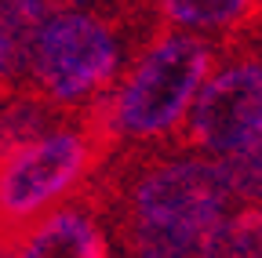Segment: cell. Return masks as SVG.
Listing matches in <instances>:
<instances>
[{"label":"cell","mask_w":262,"mask_h":258,"mask_svg":"<svg viewBox=\"0 0 262 258\" xmlns=\"http://www.w3.org/2000/svg\"><path fill=\"white\" fill-rule=\"evenodd\" d=\"M193 258H262V204L226 211L204 233Z\"/></svg>","instance_id":"8"},{"label":"cell","mask_w":262,"mask_h":258,"mask_svg":"<svg viewBox=\"0 0 262 258\" xmlns=\"http://www.w3.org/2000/svg\"><path fill=\"white\" fill-rule=\"evenodd\" d=\"M124 73L117 15L58 8L29 55L26 84L58 109H84Z\"/></svg>","instance_id":"4"},{"label":"cell","mask_w":262,"mask_h":258,"mask_svg":"<svg viewBox=\"0 0 262 258\" xmlns=\"http://www.w3.org/2000/svg\"><path fill=\"white\" fill-rule=\"evenodd\" d=\"M113 153L98 106H84L73 127H55L44 138L0 156V240L26 233L37 225L58 200L70 193Z\"/></svg>","instance_id":"2"},{"label":"cell","mask_w":262,"mask_h":258,"mask_svg":"<svg viewBox=\"0 0 262 258\" xmlns=\"http://www.w3.org/2000/svg\"><path fill=\"white\" fill-rule=\"evenodd\" d=\"M211 66L215 48L201 37L171 33L149 44L110 99H95L113 149L117 142H157L179 131Z\"/></svg>","instance_id":"3"},{"label":"cell","mask_w":262,"mask_h":258,"mask_svg":"<svg viewBox=\"0 0 262 258\" xmlns=\"http://www.w3.org/2000/svg\"><path fill=\"white\" fill-rule=\"evenodd\" d=\"M233 204V189L211 156H127L106 175L95 211L113 222H142L157 229L204 237Z\"/></svg>","instance_id":"1"},{"label":"cell","mask_w":262,"mask_h":258,"mask_svg":"<svg viewBox=\"0 0 262 258\" xmlns=\"http://www.w3.org/2000/svg\"><path fill=\"white\" fill-rule=\"evenodd\" d=\"M219 160H222V171L229 178V189H233V200L262 204V135L233 153L219 156Z\"/></svg>","instance_id":"9"},{"label":"cell","mask_w":262,"mask_h":258,"mask_svg":"<svg viewBox=\"0 0 262 258\" xmlns=\"http://www.w3.org/2000/svg\"><path fill=\"white\" fill-rule=\"evenodd\" d=\"M18 258H110L102 215L84 200L55 207L26 233Z\"/></svg>","instance_id":"6"},{"label":"cell","mask_w":262,"mask_h":258,"mask_svg":"<svg viewBox=\"0 0 262 258\" xmlns=\"http://www.w3.org/2000/svg\"><path fill=\"white\" fill-rule=\"evenodd\" d=\"M22 84H18V69H15V51L8 44V37L0 33V99L15 95Z\"/></svg>","instance_id":"10"},{"label":"cell","mask_w":262,"mask_h":258,"mask_svg":"<svg viewBox=\"0 0 262 258\" xmlns=\"http://www.w3.org/2000/svg\"><path fill=\"white\" fill-rule=\"evenodd\" d=\"M157 11L179 29L251 37L262 26V0H157Z\"/></svg>","instance_id":"7"},{"label":"cell","mask_w":262,"mask_h":258,"mask_svg":"<svg viewBox=\"0 0 262 258\" xmlns=\"http://www.w3.org/2000/svg\"><path fill=\"white\" fill-rule=\"evenodd\" d=\"M262 135V48L233 58L196 91L182 142L208 156H226Z\"/></svg>","instance_id":"5"}]
</instances>
